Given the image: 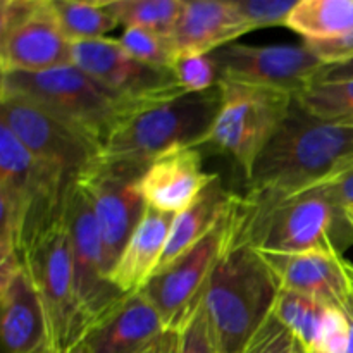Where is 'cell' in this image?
Here are the masks:
<instances>
[{
    "label": "cell",
    "instance_id": "obj_1",
    "mask_svg": "<svg viewBox=\"0 0 353 353\" xmlns=\"http://www.w3.org/2000/svg\"><path fill=\"white\" fill-rule=\"evenodd\" d=\"M353 154V126L310 116L296 99L288 116L257 159L247 193L240 196L248 210L276 203L330 179L338 164Z\"/></svg>",
    "mask_w": 353,
    "mask_h": 353
},
{
    "label": "cell",
    "instance_id": "obj_2",
    "mask_svg": "<svg viewBox=\"0 0 353 353\" xmlns=\"http://www.w3.org/2000/svg\"><path fill=\"white\" fill-rule=\"evenodd\" d=\"M231 238L265 254L343 255L353 245V216L336 202L326 181L259 212L243 207L236 195Z\"/></svg>",
    "mask_w": 353,
    "mask_h": 353
},
{
    "label": "cell",
    "instance_id": "obj_3",
    "mask_svg": "<svg viewBox=\"0 0 353 353\" xmlns=\"http://www.w3.org/2000/svg\"><path fill=\"white\" fill-rule=\"evenodd\" d=\"M283 286L264 254L228 238L203 296L217 353H240L274 312Z\"/></svg>",
    "mask_w": 353,
    "mask_h": 353
},
{
    "label": "cell",
    "instance_id": "obj_4",
    "mask_svg": "<svg viewBox=\"0 0 353 353\" xmlns=\"http://www.w3.org/2000/svg\"><path fill=\"white\" fill-rule=\"evenodd\" d=\"M0 93L47 110L102 150L110 134L143 103L119 95L74 64L45 72H2Z\"/></svg>",
    "mask_w": 353,
    "mask_h": 353
},
{
    "label": "cell",
    "instance_id": "obj_5",
    "mask_svg": "<svg viewBox=\"0 0 353 353\" xmlns=\"http://www.w3.org/2000/svg\"><path fill=\"white\" fill-rule=\"evenodd\" d=\"M21 261L43 305L48 350L54 353L76 350L88 326L76 293L65 200L57 210L24 231Z\"/></svg>",
    "mask_w": 353,
    "mask_h": 353
},
{
    "label": "cell",
    "instance_id": "obj_6",
    "mask_svg": "<svg viewBox=\"0 0 353 353\" xmlns=\"http://www.w3.org/2000/svg\"><path fill=\"white\" fill-rule=\"evenodd\" d=\"M219 105L217 85L207 92L183 93L138 107L110 134L99 155L150 165L154 159L172 148L205 145Z\"/></svg>",
    "mask_w": 353,
    "mask_h": 353
},
{
    "label": "cell",
    "instance_id": "obj_7",
    "mask_svg": "<svg viewBox=\"0 0 353 353\" xmlns=\"http://www.w3.org/2000/svg\"><path fill=\"white\" fill-rule=\"evenodd\" d=\"M221 105L205 145L236 162L250 178L254 165L288 116L295 97L278 90L219 81Z\"/></svg>",
    "mask_w": 353,
    "mask_h": 353
},
{
    "label": "cell",
    "instance_id": "obj_8",
    "mask_svg": "<svg viewBox=\"0 0 353 353\" xmlns=\"http://www.w3.org/2000/svg\"><path fill=\"white\" fill-rule=\"evenodd\" d=\"M148 165L97 157L74 179L92 203L110 269L147 210L140 181Z\"/></svg>",
    "mask_w": 353,
    "mask_h": 353
},
{
    "label": "cell",
    "instance_id": "obj_9",
    "mask_svg": "<svg viewBox=\"0 0 353 353\" xmlns=\"http://www.w3.org/2000/svg\"><path fill=\"white\" fill-rule=\"evenodd\" d=\"M71 64V43L62 33L52 0L0 2L2 72H45Z\"/></svg>",
    "mask_w": 353,
    "mask_h": 353
},
{
    "label": "cell",
    "instance_id": "obj_10",
    "mask_svg": "<svg viewBox=\"0 0 353 353\" xmlns=\"http://www.w3.org/2000/svg\"><path fill=\"white\" fill-rule=\"evenodd\" d=\"M230 231L231 210L203 240L159 269L140 290L157 310L165 330L179 333L202 305L210 274L226 247Z\"/></svg>",
    "mask_w": 353,
    "mask_h": 353
},
{
    "label": "cell",
    "instance_id": "obj_11",
    "mask_svg": "<svg viewBox=\"0 0 353 353\" xmlns=\"http://www.w3.org/2000/svg\"><path fill=\"white\" fill-rule=\"evenodd\" d=\"M0 116L37 161L71 183L100 154L79 131L21 97L0 93Z\"/></svg>",
    "mask_w": 353,
    "mask_h": 353
},
{
    "label": "cell",
    "instance_id": "obj_12",
    "mask_svg": "<svg viewBox=\"0 0 353 353\" xmlns=\"http://www.w3.org/2000/svg\"><path fill=\"white\" fill-rule=\"evenodd\" d=\"M65 219L71 241L76 293L90 330L126 295L110 283L105 248L92 203L76 181H72L68 190Z\"/></svg>",
    "mask_w": 353,
    "mask_h": 353
},
{
    "label": "cell",
    "instance_id": "obj_13",
    "mask_svg": "<svg viewBox=\"0 0 353 353\" xmlns=\"http://www.w3.org/2000/svg\"><path fill=\"white\" fill-rule=\"evenodd\" d=\"M219 81L261 86L278 90L296 97L309 88L324 62L314 55L305 43L292 45H254L230 43L212 52Z\"/></svg>",
    "mask_w": 353,
    "mask_h": 353
},
{
    "label": "cell",
    "instance_id": "obj_14",
    "mask_svg": "<svg viewBox=\"0 0 353 353\" xmlns=\"http://www.w3.org/2000/svg\"><path fill=\"white\" fill-rule=\"evenodd\" d=\"M71 64L107 88L143 105L186 93L176 81L172 69L140 62L110 38L72 43Z\"/></svg>",
    "mask_w": 353,
    "mask_h": 353
},
{
    "label": "cell",
    "instance_id": "obj_15",
    "mask_svg": "<svg viewBox=\"0 0 353 353\" xmlns=\"http://www.w3.org/2000/svg\"><path fill=\"white\" fill-rule=\"evenodd\" d=\"M219 176L203 169L199 147H178L150 162L140 181L148 207L176 216L192 205L200 193Z\"/></svg>",
    "mask_w": 353,
    "mask_h": 353
},
{
    "label": "cell",
    "instance_id": "obj_16",
    "mask_svg": "<svg viewBox=\"0 0 353 353\" xmlns=\"http://www.w3.org/2000/svg\"><path fill=\"white\" fill-rule=\"evenodd\" d=\"M165 331L164 323L141 292L126 295L97 321L76 350L81 353H143Z\"/></svg>",
    "mask_w": 353,
    "mask_h": 353
},
{
    "label": "cell",
    "instance_id": "obj_17",
    "mask_svg": "<svg viewBox=\"0 0 353 353\" xmlns=\"http://www.w3.org/2000/svg\"><path fill=\"white\" fill-rule=\"evenodd\" d=\"M262 254L285 290L302 293L336 309H343L353 295L343 255L321 252Z\"/></svg>",
    "mask_w": 353,
    "mask_h": 353
},
{
    "label": "cell",
    "instance_id": "obj_18",
    "mask_svg": "<svg viewBox=\"0 0 353 353\" xmlns=\"http://www.w3.org/2000/svg\"><path fill=\"white\" fill-rule=\"evenodd\" d=\"M0 353H41L48 348L43 305L24 265L0 278Z\"/></svg>",
    "mask_w": 353,
    "mask_h": 353
},
{
    "label": "cell",
    "instance_id": "obj_19",
    "mask_svg": "<svg viewBox=\"0 0 353 353\" xmlns=\"http://www.w3.org/2000/svg\"><path fill=\"white\" fill-rule=\"evenodd\" d=\"M250 26L238 10L234 0H193L186 2L171 33L178 54H212L224 45L247 34Z\"/></svg>",
    "mask_w": 353,
    "mask_h": 353
},
{
    "label": "cell",
    "instance_id": "obj_20",
    "mask_svg": "<svg viewBox=\"0 0 353 353\" xmlns=\"http://www.w3.org/2000/svg\"><path fill=\"white\" fill-rule=\"evenodd\" d=\"M172 219L174 216L171 214L159 212L152 207H147L143 217L128 240L123 254L109 272L110 283L121 293L124 295L137 293L150 281L161 264Z\"/></svg>",
    "mask_w": 353,
    "mask_h": 353
},
{
    "label": "cell",
    "instance_id": "obj_21",
    "mask_svg": "<svg viewBox=\"0 0 353 353\" xmlns=\"http://www.w3.org/2000/svg\"><path fill=\"white\" fill-rule=\"evenodd\" d=\"M234 200L236 195L224 188L221 179L216 178L192 205L176 214L157 271L203 240L228 216Z\"/></svg>",
    "mask_w": 353,
    "mask_h": 353
},
{
    "label": "cell",
    "instance_id": "obj_22",
    "mask_svg": "<svg viewBox=\"0 0 353 353\" xmlns=\"http://www.w3.org/2000/svg\"><path fill=\"white\" fill-rule=\"evenodd\" d=\"M285 26L305 41L353 37V0H299Z\"/></svg>",
    "mask_w": 353,
    "mask_h": 353
},
{
    "label": "cell",
    "instance_id": "obj_23",
    "mask_svg": "<svg viewBox=\"0 0 353 353\" xmlns=\"http://www.w3.org/2000/svg\"><path fill=\"white\" fill-rule=\"evenodd\" d=\"M55 17L69 43L100 40L119 26L107 2L52 0Z\"/></svg>",
    "mask_w": 353,
    "mask_h": 353
},
{
    "label": "cell",
    "instance_id": "obj_24",
    "mask_svg": "<svg viewBox=\"0 0 353 353\" xmlns=\"http://www.w3.org/2000/svg\"><path fill=\"white\" fill-rule=\"evenodd\" d=\"M185 3V0H109L107 6L124 28H143L171 37Z\"/></svg>",
    "mask_w": 353,
    "mask_h": 353
},
{
    "label": "cell",
    "instance_id": "obj_25",
    "mask_svg": "<svg viewBox=\"0 0 353 353\" xmlns=\"http://www.w3.org/2000/svg\"><path fill=\"white\" fill-rule=\"evenodd\" d=\"M327 309L330 307L321 303L319 300L283 288L272 314L292 331L300 343L305 345L307 350H310L316 343Z\"/></svg>",
    "mask_w": 353,
    "mask_h": 353
},
{
    "label": "cell",
    "instance_id": "obj_26",
    "mask_svg": "<svg viewBox=\"0 0 353 353\" xmlns=\"http://www.w3.org/2000/svg\"><path fill=\"white\" fill-rule=\"evenodd\" d=\"M295 99L317 119L353 126V79L310 85Z\"/></svg>",
    "mask_w": 353,
    "mask_h": 353
},
{
    "label": "cell",
    "instance_id": "obj_27",
    "mask_svg": "<svg viewBox=\"0 0 353 353\" xmlns=\"http://www.w3.org/2000/svg\"><path fill=\"white\" fill-rule=\"evenodd\" d=\"M117 41L131 57L145 64L159 65V68L171 69L178 55L171 37L157 33V31L143 30V28H126Z\"/></svg>",
    "mask_w": 353,
    "mask_h": 353
},
{
    "label": "cell",
    "instance_id": "obj_28",
    "mask_svg": "<svg viewBox=\"0 0 353 353\" xmlns=\"http://www.w3.org/2000/svg\"><path fill=\"white\" fill-rule=\"evenodd\" d=\"M171 69L178 85L186 93L207 92L219 85V72L210 54H178Z\"/></svg>",
    "mask_w": 353,
    "mask_h": 353
},
{
    "label": "cell",
    "instance_id": "obj_29",
    "mask_svg": "<svg viewBox=\"0 0 353 353\" xmlns=\"http://www.w3.org/2000/svg\"><path fill=\"white\" fill-rule=\"evenodd\" d=\"M299 0H234L250 30L285 26Z\"/></svg>",
    "mask_w": 353,
    "mask_h": 353
},
{
    "label": "cell",
    "instance_id": "obj_30",
    "mask_svg": "<svg viewBox=\"0 0 353 353\" xmlns=\"http://www.w3.org/2000/svg\"><path fill=\"white\" fill-rule=\"evenodd\" d=\"M348 343H350V323H348L347 314L336 307H330L310 352L347 353Z\"/></svg>",
    "mask_w": 353,
    "mask_h": 353
},
{
    "label": "cell",
    "instance_id": "obj_31",
    "mask_svg": "<svg viewBox=\"0 0 353 353\" xmlns=\"http://www.w3.org/2000/svg\"><path fill=\"white\" fill-rule=\"evenodd\" d=\"M293 343L295 336L292 331L271 314L240 353H292Z\"/></svg>",
    "mask_w": 353,
    "mask_h": 353
},
{
    "label": "cell",
    "instance_id": "obj_32",
    "mask_svg": "<svg viewBox=\"0 0 353 353\" xmlns=\"http://www.w3.org/2000/svg\"><path fill=\"white\" fill-rule=\"evenodd\" d=\"M178 353H217L212 336H210L203 302L193 314L192 319L179 331Z\"/></svg>",
    "mask_w": 353,
    "mask_h": 353
},
{
    "label": "cell",
    "instance_id": "obj_33",
    "mask_svg": "<svg viewBox=\"0 0 353 353\" xmlns=\"http://www.w3.org/2000/svg\"><path fill=\"white\" fill-rule=\"evenodd\" d=\"M326 183L336 202L353 214V168L338 172L333 178L326 179Z\"/></svg>",
    "mask_w": 353,
    "mask_h": 353
},
{
    "label": "cell",
    "instance_id": "obj_34",
    "mask_svg": "<svg viewBox=\"0 0 353 353\" xmlns=\"http://www.w3.org/2000/svg\"><path fill=\"white\" fill-rule=\"evenodd\" d=\"M348 79H353V57L345 62H340V64L324 65V68L317 72L312 85H317V83L348 81Z\"/></svg>",
    "mask_w": 353,
    "mask_h": 353
},
{
    "label": "cell",
    "instance_id": "obj_35",
    "mask_svg": "<svg viewBox=\"0 0 353 353\" xmlns=\"http://www.w3.org/2000/svg\"><path fill=\"white\" fill-rule=\"evenodd\" d=\"M178 348L179 333L172 330H165L143 353H178Z\"/></svg>",
    "mask_w": 353,
    "mask_h": 353
},
{
    "label": "cell",
    "instance_id": "obj_36",
    "mask_svg": "<svg viewBox=\"0 0 353 353\" xmlns=\"http://www.w3.org/2000/svg\"><path fill=\"white\" fill-rule=\"evenodd\" d=\"M350 168H353V154L348 155L347 159H343V161H341L340 164H338V168H336V171H334V174H338V172L345 171V169H350ZM333 176H331V178H333Z\"/></svg>",
    "mask_w": 353,
    "mask_h": 353
},
{
    "label": "cell",
    "instance_id": "obj_37",
    "mask_svg": "<svg viewBox=\"0 0 353 353\" xmlns=\"http://www.w3.org/2000/svg\"><path fill=\"white\" fill-rule=\"evenodd\" d=\"M292 353H309V350H307V348H305V345L300 343V341L295 338V343H293Z\"/></svg>",
    "mask_w": 353,
    "mask_h": 353
},
{
    "label": "cell",
    "instance_id": "obj_38",
    "mask_svg": "<svg viewBox=\"0 0 353 353\" xmlns=\"http://www.w3.org/2000/svg\"><path fill=\"white\" fill-rule=\"evenodd\" d=\"M345 265H347V272L348 276H350V281H352V288H353V264L352 262H345Z\"/></svg>",
    "mask_w": 353,
    "mask_h": 353
},
{
    "label": "cell",
    "instance_id": "obj_39",
    "mask_svg": "<svg viewBox=\"0 0 353 353\" xmlns=\"http://www.w3.org/2000/svg\"><path fill=\"white\" fill-rule=\"evenodd\" d=\"M41 353H54V352H52V350H48V348H47V350H43V352H41ZM71 353H81V352H79V350H72Z\"/></svg>",
    "mask_w": 353,
    "mask_h": 353
},
{
    "label": "cell",
    "instance_id": "obj_40",
    "mask_svg": "<svg viewBox=\"0 0 353 353\" xmlns=\"http://www.w3.org/2000/svg\"><path fill=\"white\" fill-rule=\"evenodd\" d=\"M309 353H317V352H310V350H309Z\"/></svg>",
    "mask_w": 353,
    "mask_h": 353
},
{
    "label": "cell",
    "instance_id": "obj_41",
    "mask_svg": "<svg viewBox=\"0 0 353 353\" xmlns=\"http://www.w3.org/2000/svg\"><path fill=\"white\" fill-rule=\"evenodd\" d=\"M352 216H353V214H352Z\"/></svg>",
    "mask_w": 353,
    "mask_h": 353
}]
</instances>
